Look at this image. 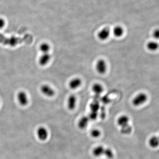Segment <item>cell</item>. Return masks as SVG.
<instances>
[{
	"instance_id": "6da1fadb",
	"label": "cell",
	"mask_w": 159,
	"mask_h": 159,
	"mask_svg": "<svg viewBox=\"0 0 159 159\" xmlns=\"http://www.w3.org/2000/svg\"><path fill=\"white\" fill-rule=\"evenodd\" d=\"M33 39L32 36L29 35H25L23 38H19L15 36L6 37L5 35L0 34V44L11 47H16L23 42L29 44L32 42Z\"/></svg>"
},
{
	"instance_id": "7a4b0ae2",
	"label": "cell",
	"mask_w": 159,
	"mask_h": 159,
	"mask_svg": "<svg viewBox=\"0 0 159 159\" xmlns=\"http://www.w3.org/2000/svg\"><path fill=\"white\" fill-rule=\"evenodd\" d=\"M96 70L99 74L103 75L106 72L107 65L105 60L104 59H99L96 64Z\"/></svg>"
},
{
	"instance_id": "3957f363",
	"label": "cell",
	"mask_w": 159,
	"mask_h": 159,
	"mask_svg": "<svg viewBox=\"0 0 159 159\" xmlns=\"http://www.w3.org/2000/svg\"><path fill=\"white\" fill-rule=\"evenodd\" d=\"M148 97L144 93H140L137 94L132 100V104L135 106H138L142 105L147 101Z\"/></svg>"
},
{
	"instance_id": "277c9868",
	"label": "cell",
	"mask_w": 159,
	"mask_h": 159,
	"mask_svg": "<svg viewBox=\"0 0 159 159\" xmlns=\"http://www.w3.org/2000/svg\"><path fill=\"white\" fill-rule=\"evenodd\" d=\"M40 90L41 93L47 97H52L55 94V91L54 89L48 84H42L41 86Z\"/></svg>"
},
{
	"instance_id": "5b68a950",
	"label": "cell",
	"mask_w": 159,
	"mask_h": 159,
	"mask_svg": "<svg viewBox=\"0 0 159 159\" xmlns=\"http://www.w3.org/2000/svg\"><path fill=\"white\" fill-rule=\"evenodd\" d=\"M17 99L19 104L22 106H25L28 104V96L25 91H19L17 94Z\"/></svg>"
},
{
	"instance_id": "8992f818",
	"label": "cell",
	"mask_w": 159,
	"mask_h": 159,
	"mask_svg": "<svg viewBox=\"0 0 159 159\" xmlns=\"http://www.w3.org/2000/svg\"><path fill=\"white\" fill-rule=\"evenodd\" d=\"M110 33H111V30L109 27H104L98 32V38L100 40H106L110 36Z\"/></svg>"
},
{
	"instance_id": "52a82bcc",
	"label": "cell",
	"mask_w": 159,
	"mask_h": 159,
	"mask_svg": "<svg viewBox=\"0 0 159 159\" xmlns=\"http://www.w3.org/2000/svg\"><path fill=\"white\" fill-rule=\"evenodd\" d=\"M82 81L79 78H75L70 80L68 83L69 88L72 90H76L81 86Z\"/></svg>"
},
{
	"instance_id": "ba28073f",
	"label": "cell",
	"mask_w": 159,
	"mask_h": 159,
	"mask_svg": "<svg viewBox=\"0 0 159 159\" xmlns=\"http://www.w3.org/2000/svg\"><path fill=\"white\" fill-rule=\"evenodd\" d=\"M51 56L49 53H44L40 56L39 63L42 66L47 65L51 60Z\"/></svg>"
},
{
	"instance_id": "9c48e42d",
	"label": "cell",
	"mask_w": 159,
	"mask_h": 159,
	"mask_svg": "<svg viewBox=\"0 0 159 159\" xmlns=\"http://www.w3.org/2000/svg\"><path fill=\"white\" fill-rule=\"evenodd\" d=\"M77 98L74 95H71L69 96L67 100V107L71 111L75 109L77 104Z\"/></svg>"
},
{
	"instance_id": "30bf717a",
	"label": "cell",
	"mask_w": 159,
	"mask_h": 159,
	"mask_svg": "<svg viewBox=\"0 0 159 159\" xmlns=\"http://www.w3.org/2000/svg\"><path fill=\"white\" fill-rule=\"evenodd\" d=\"M91 90L95 95L99 96L104 91V88L102 84L98 83H95L92 85Z\"/></svg>"
},
{
	"instance_id": "8fae6325",
	"label": "cell",
	"mask_w": 159,
	"mask_h": 159,
	"mask_svg": "<svg viewBox=\"0 0 159 159\" xmlns=\"http://www.w3.org/2000/svg\"><path fill=\"white\" fill-rule=\"evenodd\" d=\"M37 135L40 139L42 141L46 140L47 138L48 132L47 130L43 127H41L37 130Z\"/></svg>"
},
{
	"instance_id": "7c38bea8",
	"label": "cell",
	"mask_w": 159,
	"mask_h": 159,
	"mask_svg": "<svg viewBox=\"0 0 159 159\" xmlns=\"http://www.w3.org/2000/svg\"><path fill=\"white\" fill-rule=\"evenodd\" d=\"M129 121L130 119L128 116L126 115H122L118 118L117 123L121 127H122L128 125Z\"/></svg>"
},
{
	"instance_id": "4fadbf2b",
	"label": "cell",
	"mask_w": 159,
	"mask_h": 159,
	"mask_svg": "<svg viewBox=\"0 0 159 159\" xmlns=\"http://www.w3.org/2000/svg\"><path fill=\"white\" fill-rule=\"evenodd\" d=\"M89 121V119L88 116H83L80 119L78 124L79 128L82 130L85 129L88 124Z\"/></svg>"
},
{
	"instance_id": "5bb4252c",
	"label": "cell",
	"mask_w": 159,
	"mask_h": 159,
	"mask_svg": "<svg viewBox=\"0 0 159 159\" xmlns=\"http://www.w3.org/2000/svg\"><path fill=\"white\" fill-rule=\"evenodd\" d=\"M113 33L115 37L120 38L122 37L124 34V29L122 27L117 26L114 28Z\"/></svg>"
},
{
	"instance_id": "9a60e30c",
	"label": "cell",
	"mask_w": 159,
	"mask_h": 159,
	"mask_svg": "<svg viewBox=\"0 0 159 159\" xmlns=\"http://www.w3.org/2000/svg\"><path fill=\"white\" fill-rule=\"evenodd\" d=\"M105 149L102 146H98L96 147L93 150V154L95 157L98 158L104 155Z\"/></svg>"
},
{
	"instance_id": "2e32d148",
	"label": "cell",
	"mask_w": 159,
	"mask_h": 159,
	"mask_svg": "<svg viewBox=\"0 0 159 159\" xmlns=\"http://www.w3.org/2000/svg\"><path fill=\"white\" fill-rule=\"evenodd\" d=\"M39 49L42 54L49 53L50 50V46L47 42H43L40 45Z\"/></svg>"
},
{
	"instance_id": "e0dca14e",
	"label": "cell",
	"mask_w": 159,
	"mask_h": 159,
	"mask_svg": "<svg viewBox=\"0 0 159 159\" xmlns=\"http://www.w3.org/2000/svg\"><path fill=\"white\" fill-rule=\"evenodd\" d=\"M149 145L152 148H155L158 147L159 145V138L156 136L151 137L149 140Z\"/></svg>"
},
{
	"instance_id": "ac0fdd59",
	"label": "cell",
	"mask_w": 159,
	"mask_h": 159,
	"mask_svg": "<svg viewBox=\"0 0 159 159\" xmlns=\"http://www.w3.org/2000/svg\"><path fill=\"white\" fill-rule=\"evenodd\" d=\"M147 47L151 51H155L158 48L159 44L155 42H150L147 43Z\"/></svg>"
},
{
	"instance_id": "d6986e66",
	"label": "cell",
	"mask_w": 159,
	"mask_h": 159,
	"mask_svg": "<svg viewBox=\"0 0 159 159\" xmlns=\"http://www.w3.org/2000/svg\"><path fill=\"white\" fill-rule=\"evenodd\" d=\"M120 132L123 135H129L132 132V128L130 125H127L125 127H121Z\"/></svg>"
},
{
	"instance_id": "ffe728a7",
	"label": "cell",
	"mask_w": 159,
	"mask_h": 159,
	"mask_svg": "<svg viewBox=\"0 0 159 159\" xmlns=\"http://www.w3.org/2000/svg\"><path fill=\"white\" fill-rule=\"evenodd\" d=\"M104 155L105 157H106L108 159H112L114 157L113 152L112 150L109 148H106V149H105Z\"/></svg>"
},
{
	"instance_id": "44dd1931",
	"label": "cell",
	"mask_w": 159,
	"mask_h": 159,
	"mask_svg": "<svg viewBox=\"0 0 159 159\" xmlns=\"http://www.w3.org/2000/svg\"><path fill=\"white\" fill-rule=\"evenodd\" d=\"M101 135V132L97 129H94L91 130V135L94 138H97Z\"/></svg>"
},
{
	"instance_id": "7402d4cb",
	"label": "cell",
	"mask_w": 159,
	"mask_h": 159,
	"mask_svg": "<svg viewBox=\"0 0 159 159\" xmlns=\"http://www.w3.org/2000/svg\"><path fill=\"white\" fill-rule=\"evenodd\" d=\"M91 112H97L99 110V105L97 103H91L90 106Z\"/></svg>"
},
{
	"instance_id": "603a6c76",
	"label": "cell",
	"mask_w": 159,
	"mask_h": 159,
	"mask_svg": "<svg viewBox=\"0 0 159 159\" xmlns=\"http://www.w3.org/2000/svg\"><path fill=\"white\" fill-rule=\"evenodd\" d=\"M98 114L97 112H91L89 114L88 117L89 120H95L97 118Z\"/></svg>"
},
{
	"instance_id": "cb8c5ba5",
	"label": "cell",
	"mask_w": 159,
	"mask_h": 159,
	"mask_svg": "<svg viewBox=\"0 0 159 159\" xmlns=\"http://www.w3.org/2000/svg\"><path fill=\"white\" fill-rule=\"evenodd\" d=\"M153 36L157 40L159 39V29H156L153 32Z\"/></svg>"
},
{
	"instance_id": "d4e9b609",
	"label": "cell",
	"mask_w": 159,
	"mask_h": 159,
	"mask_svg": "<svg viewBox=\"0 0 159 159\" xmlns=\"http://www.w3.org/2000/svg\"><path fill=\"white\" fill-rule=\"evenodd\" d=\"M5 25V21L4 19L0 18V29L4 27Z\"/></svg>"
},
{
	"instance_id": "484cf974",
	"label": "cell",
	"mask_w": 159,
	"mask_h": 159,
	"mask_svg": "<svg viewBox=\"0 0 159 159\" xmlns=\"http://www.w3.org/2000/svg\"></svg>"
}]
</instances>
